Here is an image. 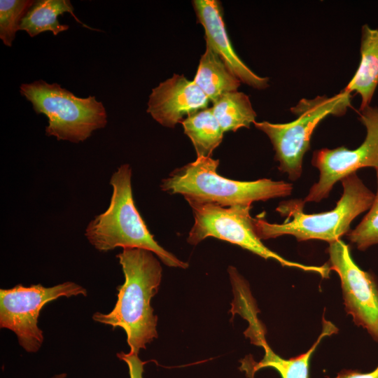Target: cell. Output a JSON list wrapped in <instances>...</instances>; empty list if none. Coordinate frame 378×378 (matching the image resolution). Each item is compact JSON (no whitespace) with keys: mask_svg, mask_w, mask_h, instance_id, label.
Instances as JSON below:
<instances>
[{"mask_svg":"<svg viewBox=\"0 0 378 378\" xmlns=\"http://www.w3.org/2000/svg\"><path fill=\"white\" fill-rule=\"evenodd\" d=\"M154 254L143 248H123L117 255L125 276L124 284L118 287L117 302L110 312L92 315L96 322L122 328L130 352L134 354L158 337V317L150 300L158 291L162 267Z\"/></svg>","mask_w":378,"mask_h":378,"instance_id":"1","label":"cell"},{"mask_svg":"<svg viewBox=\"0 0 378 378\" xmlns=\"http://www.w3.org/2000/svg\"><path fill=\"white\" fill-rule=\"evenodd\" d=\"M341 181L343 194L332 210L307 214L304 213V202L302 200L284 202L276 211L292 219L277 224L268 223L260 218H254L257 235L260 239H269L289 234L299 241L317 239L329 244L340 239L350 231L351 222L369 210L375 195L356 173L346 176Z\"/></svg>","mask_w":378,"mask_h":378,"instance_id":"2","label":"cell"},{"mask_svg":"<svg viewBox=\"0 0 378 378\" xmlns=\"http://www.w3.org/2000/svg\"><path fill=\"white\" fill-rule=\"evenodd\" d=\"M132 169L120 165L113 174V192L108 209L87 225L85 235L97 251L117 247L138 248L155 253L166 265L186 269L188 264L165 250L154 239L135 206L132 189Z\"/></svg>","mask_w":378,"mask_h":378,"instance_id":"3","label":"cell"},{"mask_svg":"<svg viewBox=\"0 0 378 378\" xmlns=\"http://www.w3.org/2000/svg\"><path fill=\"white\" fill-rule=\"evenodd\" d=\"M219 160L211 157L196 160L173 171L162 181L160 188L169 194H179L187 202L213 203L221 206H251L291 195L293 185L284 181L262 178L240 181L218 174Z\"/></svg>","mask_w":378,"mask_h":378,"instance_id":"4","label":"cell"},{"mask_svg":"<svg viewBox=\"0 0 378 378\" xmlns=\"http://www.w3.org/2000/svg\"><path fill=\"white\" fill-rule=\"evenodd\" d=\"M20 92L37 114L48 120L46 134L57 140L82 142L107 124V113L94 96L78 97L57 83L43 80L20 86Z\"/></svg>","mask_w":378,"mask_h":378,"instance_id":"5","label":"cell"},{"mask_svg":"<svg viewBox=\"0 0 378 378\" xmlns=\"http://www.w3.org/2000/svg\"><path fill=\"white\" fill-rule=\"evenodd\" d=\"M350 104L351 93L344 89L330 97L324 95L302 99L290 108L298 117L290 122L274 124L262 121L253 124L269 137L279 169L287 173L289 179L296 181L302 174L303 157L310 148V139L316 126L330 115H344Z\"/></svg>","mask_w":378,"mask_h":378,"instance_id":"6","label":"cell"},{"mask_svg":"<svg viewBox=\"0 0 378 378\" xmlns=\"http://www.w3.org/2000/svg\"><path fill=\"white\" fill-rule=\"evenodd\" d=\"M188 202L195 219L187 238L190 244L197 245L207 237H214L237 245L265 259L275 260L282 266L329 278L331 270L327 263L316 266L290 261L265 246L255 230L254 218L250 214L251 206L225 207L213 203Z\"/></svg>","mask_w":378,"mask_h":378,"instance_id":"7","label":"cell"},{"mask_svg":"<svg viewBox=\"0 0 378 378\" xmlns=\"http://www.w3.org/2000/svg\"><path fill=\"white\" fill-rule=\"evenodd\" d=\"M87 290L72 281L52 287L41 284L0 289V327L13 331L19 344L28 353L37 352L43 342L38 318L45 304L59 298L87 296Z\"/></svg>","mask_w":378,"mask_h":378,"instance_id":"8","label":"cell"},{"mask_svg":"<svg viewBox=\"0 0 378 378\" xmlns=\"http://www.w3.org/2000/svg\"><path fill=\"white\" fill-rule=\"evenodd\" d=\"M366 128L364 141L356 149L341 146L316 150L312 164L320 172L319 179L310 188L304 202H318L328 197L334 185L363 167L378 169V107L370 105L358 111Z\"/></svg>","mask_w":378,"mask_h":378,"instance_id":"9","label":"cell"},{"mask_svg":"<svg viewBox=\"0 0 378 378\" xmlns=\"http://www.w3.org/2000/svg\"><path fill=\"white\" fill-rule=\"evenodd\" d=\"M330 270L340 277L344 304L355 325L365 329L378 343V279L353 260L349 245L337 239L327 248Z\"/></svg>","mask_w":378,"mask_h":378,"instance_id":"10","label":"cell"},{"mask_svg":"<svg viewBox=\"0 0 378 378\" xmlns=\"http://www.w3.org/2000/svg\"><path fill=\"white\" fill-rule=\"evenodd\" d=\"M209 102L193 80L174 74L153 88L147 112L162 126L174 127L189 115L206 108Z\"/></svg>","mask_w":378,"mask_h":378,"instance_id":"11","label":"cell"},{"mask_svg":"<svg viewBox=\"0 0 378 378\" xmlns=\"http://www.w3.org/2000/svg\"><path fill=\"white\" fill-rule=\"evenodd\" d=\"M192 5L198 22L204 27L206 44L216 52L233 74L241 82L255 89L268 88L269 78L255 74L234 51L225 29L220 2L194 0Z\"/></svg>","mask_w":378,"mask_h":378,"instance_id":"12","label":"cell"},{"mask_svg":"<svg viewBox=\"0 0 378 378\" xmlns=\"http://www.w3.org/2000/svg\"><path fill=\"white\" fill-rule=\"evenodd\" d=\"M338 328L324 317L322 318V330L311 348L305 353L298 356L285 359L276 354L266 343L265 339L260 337L255 344L265 350L262 359L258 362L251 357H246L241 360L239 369L246 373L247 378H254L257 371L265 368H272L276 370L281 378H309V367L312 355L321 340L328 336L337 333Z\"/></svg>","mask_w":378,"mask_h":378,"instance_id":"13","label":"cell"},{"mask_svg":"<svg viewBox=\"0 0 378 378\" xmlns=\"http://www.w3.org/2000/svg\"><path fill=\"white\" fill-rule=\"evenodd\" d=\"M360 52V64L344 89L360 96L362 110L370 106L378 85V29L362 26Z\"/></svg>","mask_w":378,"mask_h":378,"instance_id":"14","label":"cell"},{"mask_svg":"<svg viewBox=\"0 0 378 378\" xmlns=\"http://www.w3.org/2000/svg\"><path fill=\"white\" fill-rule=\"evenodd\" d=\"M193 81L212 103L226 93L237 91L241 83L206 44Z\"/></svg>","mask_w":378,"mask_h":378,"instance_id":"15","label":"cell"},{"mask_svg":"<svg viewBox=\"0 0 378 378\" xmlns=\"http://www.w3.org/2000/svg\"><path fill=\"white\" fill-rule=\"evenodd\" d=\"M69 13L76 20L84 27L93 29L83 24L74 13V7L68 0L36 1L22 20L20 30L27 31L31 37L51 31L55 36L69 29L67 24L59 23L57 17Z\"/></svg>","mask_w":378,"mask_h":378,"instance_id":"16","label":"cell"},{"mask_svg":"<svg viewBox=\"0 0 378 378\" xmlns=\"http://www.w3.org/2000/svg\"><path fill=\"white\" fill-rule=\"evenodd\" d=\"M181 124L184 133L193 144L197 158L211 157L222 142L224 134L211 108H206L189 115Z\"/></svg>","mask_w":378,"mask_h":378,"instance_id":"17","label":"cell"},{"mask_svg":"<svg viewBox=\"0 0 378 378\" xmlns=\"http://www.w3.org/2000/svg\"><path fill=\"white\" fill-rule=\"evenodd\" d=\"M211 111L223 132L249 128L255 122L256 113L248 95L231 92L222 95L213 103Z\"/></svg>","mask_w":378,"mask_h":378,"instance_id":"18","label":"cell"},{"mask_svg":"<svg viewBox=\"0 0 378 378\" xmlns=\"http://www.w3.org/2000/svg\"><path fill=\"white\" fill-rule=\"evenodd\" d=\"M34 2L31 0L0 1V38L5 46H12L22 20Z\"/></svg>","mask_w":378,"mask_h":378,"instance_id":"19","label":"cell"},{"mask_svg":"<svg viewBox=\"0 0 378 378\" xmlns=\"http://www.w3.org/2000/svg\"><path fill=\"white\" fill-rule=\"evenodd\" d=\"M377 191L372 206L360 223L346 235L350 242L361 251L378 244V169H376Z\"/></svg>","mask_w":378,"mask_h":378,"instance_id":"20","label":"cell"},{"mask_svg":"<svg viewBox=\"0 0 378 378\" xmlns=\"http://www.w3.org/2000/svg\"><path fill=\"white\" fill-rule=\"evenodd\" d=\"M118 358L125 362L128 368L130 378H144L145 363L139 357V354L121 351L117 354Z\"/></svg>","mask_w":378,"mask_h":378,"instance_id":"21","label":"cell"},{"mask_svg":"<svg viewBox=\"0 0 378 378\" xmlns=\"http://www.w3.org/2000/svg\"><path fill=\"white\" fill-rule=\"evenodd\" d=\"M334 378H378V365L370 372H361L356 370H342Z\"/></svg>","mask_w":378,"mask_h":378,"instance_id":"22","label":"cell"},{"mask_svg":"<svg viewBox=\"0 0 378 378\" xmlns=\"http://www.w3.org/2000/svg\"><path fill=\"white\" fill-rule=\"evenodd\" d=\"M66 376H67L66 373L63 372V373L55 374L50 378H66Z\"/></svg>","mask_w":378,"mask_h":378,"instance_id":"23","label":"cell"}]
</instances>
